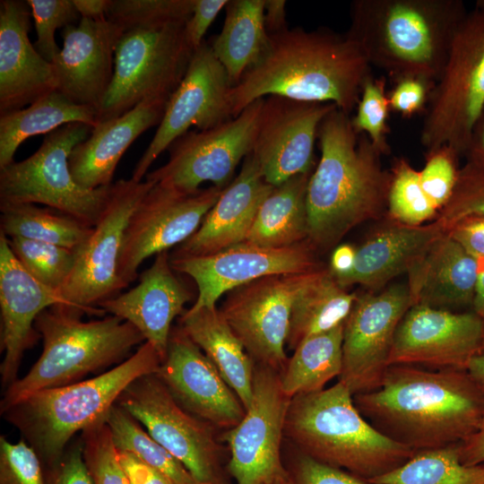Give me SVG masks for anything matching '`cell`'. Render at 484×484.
<instances>
[{
  "instance_id": "cell-36",
  "label": "cell",
  "mask_w": 484,
  "mask_h": 484,
  "mask_svg": "<svg viewBox=\"0 0 484 484\" xmlns=\"http://www.w3.org/2000/svg\"><path fill=\"white\" fill-rule=\"evenodd\" d=\"M343 326L344 324L309 336L293 350L280 373L281 389L289 398L320 391L333 377H339L342 367Z\"/></svg>"
},
{
  "instance_id": "cell-42",
  "label": "cell",
  "mask_w": 484,
  "mask_h": 484,
  "mask_svg": "<svg viewBox=\"0 0 484 484\" xmlns=\"http://www.w3.org/2000/svg\"><path fill=\"white\" fill-rule=\"evenodd\" d=\"M194 0H109L107 18L124 32L156 29L190 18Z\"/></svg>"
},
{
  "instance_id": "cell-58",
  "label": "cell",
  "mask_w": 484,
  "mask_h": 484,
  "mask_svg": "<svg viewBox=\"0 0 484 484\" xmlns=\"http://www.w3.org/2000/svg\"><path fill=\"white\" fill-rule=\"evenodd\" d=\"M464 156L466 160L484 167V108L474 125Z\"/></svg>"
},
{
  "instance_id": "cell-25",
  "label": "cell",
  "mask_w": 484,
  "mask_h": 484,
  "mask_svg": "<svg viewBox=\"0 0 484 484\" xmlns=\"http://www.w3.org/2000/svg\"><path fill=\"white\" fill-rule=\"evenodd\" d=\"M169 251L155 255L152 264L139 276V282L98 305L106 313L131 323L163 360L167 354L172 323L186 310L193 295L178 279Z\"/></svg>"
},
{
  "instance_id": "cell-30",
  "label": "cell",
  "mask_w": 484,
  "mask_h": 484,
  "mask_svg": "<svg viewBox=\"0 0 484 484\" xmlns=\"http://www.w3.org/2000/svg\"><path fill=\"white\" fill-rule=\"evenodd\" d=\"M444 233V228L436 220L419 226H409L389 219L356 247L352 270L334 278L345 289L354 284L371 290L380 289L396 276L407 273Z\"/></svg>"
},
{
  "instance_id": "cell-28",
  "label": "cell",
  "mask_w": 484,
  "mask_h": 484,
  "mask_svg": "<svg viewBox=\"0 0 484 484\" xmlns=\"http://www.w3.org/2000/svg\"><path fill=\"white\" fill-rule=\"evenodd\" d=\"M169 99L150 98L130 111L99 123L69 156V168L78 185L87 189L112 184L125 151L147 129L160 125Z\"/></svg>"
},
{
  "instance_id": "cell-64",
  "label": "cell",
  "mask_w": 484,
  "mask_h": 484,
  "mask_svg": "<svg viewBox=\"0 0 484 484\" xmlns=\"http://www.w3.org/2000/svg\"><path fill=\"white\" fill-rule=\"evenodd\" d=\"M200 484H213V483H200Z\"/></svg>"
},
{
  "instance_id": "cell-3",
  "label": "cell",
  "mask_w": 484,
  "mask_h": 484,
  "mask_svg": "<svg viewBox=\"0 0 484 484\" xmlns=\"http://www.w3.org/2000/svg\"><path fill=\"white\" fill-rule=\"evenodd\" d=\"M317 140L321 156L308 180L307 209V241L319 252L386 212L390 172L368 137L357 134L350 115L338 108L323 119Z\"/></svg>"
},
{
  "instance_id": "cell-12",
  "label": "cell",
  "mask_w": 484,
  "mask_h": 484,
  "mask_svg": "<svg viewBox=\"0 0 484 484\" xmlns=\"http://www.w3.org/2000/svg\"><path fill=\"white\" fill-rule=\"evenodd\" d=\"M264 103V98L258 99L214 127L186 132L169 147L167 162L148 172L145 180L186 193L197 191L203 182L225 189L253 151Z\"/></svg>"
},
{
  "instance_id": "cell-18",
  "label": "cell",
  "mask_w": 484,
  "mask_h": 484,
  "mask_svg": "<svg viewBox=\"0 0 484 484\" xmlns=\"http://www.w3.org/2000/svg\"><path fill=\"white\" fill-rule=\"evenodd\" d=\"M170 263L175 271L196 283L198 295L189 308L192 311L215 307L224 294L263 277L303 273L324 267L307 240L278 248L242 242L206 255H170Z\"/></svg>"
},
{
  "instance_id": "cell-53",
  "label": "cell",
  "mask_w": 484,
  "mask_h": 484,
  "mask_svg": "<svg viewBox=\"0 0 484 484\" xmlns=\"http://www.w3.org/2000/svg\"><path fill=\"white\" fill-rule=\"evenodd\" d=\"M478 259L484 258V217L471 216L453 224L446 232Z\"/></svg>"
},
{
  "instance_id": "cell-59",
  "label": "cell",
  "mask_w": 484,
  "mask_h": 484,
  "mask_svg": "<svg viewBox=\"0 0 484 484\" xmlns=\"http://www.w3.org/2000/svg\"><path fill=\"white\" fill-rule=\"evenodd\" d=\"M81 18L107 20L109 0H73Z\"/></svg>"
},
{
  "instance_id": "cell-33",
  "label": "cell",
  "mask_w": 484,
  "mask_h": 484,
  "mask_svg": "<svg viewBox=\"0 0 484 484\" xmlns=\"http://www.w3.org/2000/svg\"><path fill=\"white\" fill-rule=\"evenodd\" d=\"M311 173L273 186L261 203L245 242L278 248L307 240V190Z\"/></svg>"
},
{
  "instance_id": "cell-56",
  "label": "cell",
  "mask_w": 484,
  "mask_h": 484,
  "mask_svg": "<svg viewBox=\"0 0 484 484\" xmlns=\"http://www.w3.org/2000/svg\"><path fill=\"white\" fill-rule=\"evenodd\" d=\"M285 0H264V25L269 35L288 29Z\"/></svg>"
},
{
  "instance_id": "cell-54",
  "label": "cell",
  "mask_w": 484,
  "mask_h": 484,
  "mask_svg": "<svg viewBox=\"0 0 484 484\" xmlns=\"http://www.w3.org/2000/svg\"><path fill=\"white\" fill-rule=\"evenodd\" d=\"M117 454L128 484H174L164 473L133 454L120 450Z\"/></svg>"
},
{
  "instance_id": "cell-41",
  "label": "cell",
  "mask_w": 484,
  "mask_h": 484,
  "mask_svg": "<svg viewBox=\"0 0 484 484\" xmlns=\"http://www.w3.org/2000/svg\"><path fill=\"white\" fill-rule=\"evenodd\" d=\"M6 238L21 264L39 282L59 294L74 267L77 250L20 237Z\"/></svg>"
},
{
  "instance_id": "cell-9",
  "label": "cell",
  "mask_w": 484,
  "mask_h": 484,
  "mask_svg": "<svg viewBox=\"0 0 484 484\" xmlns=\"http://www.w3.org/2000/svg\"><path fill=\"white\" fill-rule=\"evenodd\" d=\"M92 127L71 123L45 135L30 157L0 169V203L44 204L93 227L108 199L111 186L87 189L69 168L73 148Z\"/></svg>"
},
{
  "instance_id": "cell-40",
  "label": "cell",
  "mask_w": 484,
  "mask_h": 484,
  "mask_svg": "<svg viewBox=\"0 0 484 484\" xmlns=\"http://www.w3.org/2000/svg\"><path fill=\"white\" fill-rule=\"evenodd\" d=\"M389 172L388 219L409 226H419L434 220L438 210L422 188L419 171L408 160L396 158Z\"/></svg>"
},
{
  "instance_id": "cell-39",
  "label": "cell",
  "mask_w": 484,
  "mask_h": 484,
  "mask_svg": "<svg viewBox=\"0 0 484 484\" xmlns=\"http://www.w3.org/2000/svg\"><path fill=\"white\" fill-rule=\"evenodd\" d=\"M104 419L117 450L133 454L164 473L174 484H200L178 460L117 402L108 411Z\"/></svg>"
},
{
  "instance_id": "cell-15",
  "label": "cell",
  "mask_w": 484,
  "mask_h": 484,
  "mask_svg": "<svg viewBox=\"0 0 484 484\" xmlns=\"http://www.w3.org/2000/svg\"><path fill=\"white\" fill-rule=\"evenodd\" d=\"M222 191L212 186L186 193L153 184L131 215L125 229L118 263L123 288L135 281L138 268L146 258L189 238Z\"/></svg>"
},
{
  "instance_id": "cell-34",
  "label": "cell",
  "mask_w": 484,
  "mask_h": 484,
  "mask_svg": "<svg viewBox=\"0 0 484 484\" xmlns=\"http://www.w3.org/2000/svg\"><path fill=\"white\" fill-rule=\"evenodd\" d=\"M97 115V108L78 105L58 91L24 108L0 115V169L14 161L15 151L28 138L46 135L71 123H82L93 128L99 123Z\"/></svg>"
},
{
  "instance_id": "cell-11",
  "label": "cell",
  "mask_w": 484,
  "mask_h": 484,
  "mask_svg": "<svg viewBox=\"0 0 484 484\" xmlns=\"http://www.w3.org/2000/svg\"><path fill=\"white\" fill-rule=\"evenodd\" d=\"M186 23L124 32L115 53L111 84L98 108L99 123L120 117L144 99H169L194 51L186 36Z\"/></svg>"
},
{
  "instance_id": "cell-26",
  "label": "cell",
  "mask_w": 484,
  "mask_h": 484,
  "mask_svg": "<svg viewBox=\"0 0 484 484\" xmlns=\"http://www.w3.org/2000/svg\"><path fill=\"white\" fill-rule=\"evenodd\" d=\"M30 16L26 1L0 2V115L56 91L52 64L30 41Z\"/></svg>"
},
{
  "instance_id": "cell-17",
  "label": "cell",
  "mask_w": 484,
  "mask_h": 484,
  "mask_svg": "<svg viewBox=\"0 0 484 484\" xmlns=\"http://www.w3.org/2000/svg\"><path fill=\"white\" fill-rule=\"evenodd\" d=\"M411 306L406 284L358 295L344 322L342 367L338 377L353 396L382 384L398 325Z\"/></svg>"
},
{
  "instance_id": "cell-43",
  "label": "cell",
  "mask_w": 484,
  "mask_h": 484,
  "mask_svg": "<svg viewBox=\"0 0 484 484\" xmlns=\"http://www.w3.org/2000/svg\"><path fill=\"white\" fill-rule=\"evenodd\" d=\"M387 93L385 78H376L370 73L363 83L356 114L351 117L356 134H366L382 155H388L391 151L388 143L391 109Z\"/></svg>"
},
{
  "instance_id": "cell-21",
  "label": "cell",
  "mask_w": 484,
  "mask_h": 484,
  "mask_svg": "<svg viewBox=\"0 0 484 484\" xmlns=\"http://www.w3.org/2000/svg\"><path fill=\"white\" fill-rule=\"evenodd\" d=\"M335 108L332 103L281 96L264 98L251 153L267 183L275 186L294 176L313 171L320 124Z\"/></svg>"
},
{
  "instance_id": "cell-29",
  "label": "cell",
  "mask_w": 484,
  "mask_h": 484,
  "mask_svg": "<svg viewBox=\"0 0 484 484\" xmlns=\"http://www.w3.org/2000/svg\"><path fill=\"white\" fill-rule=\"evenodd\" d=\"M478 272V258L444 233L407 272L412 306L451 311L471 307Z\"/></svg>"
},
{
  "instance_id": "cell-63",
  "label": "cell",
  "mask_w": 484,
  "mask_h": 484,
  "mask_svg": "<svg viewBox=\"0 0 484 484\" xmlns=\"http://www.w3.org/2000/svg\"><path fill=\"white\" fill-rule=\"evenodd\" d=\"M480 353H484V331H483V337H482V343H481Z\"/></svg>"
},
{
  "instance_id": "cell-13",
  "label": "cell",
  "mask_w": 484,
  "mask_h": 484,
  "mask_svg": "<svg viewBox=\"0 0 484 484\" xmlns=\"http://www.w3.org/2000/svg\"><path fill=\"white\" fill-rule=\"evenodd\" d=\"M153 183L120 179L111 186L108 199L87 241L77 248L74 267L59 295L87 315L103 316L98 305L124 290L118 263L125 229L137 205Z\"/></svg>"
},
{
  "instance_id": "cell-14",
  "label": "cell",
  "mask_w": 484,
  "mask_h": 484,
  "mask_svg": "<svg viewBox=\"0 0 484 484\" xmlns=\"http://www.w3.org/2000/svg\"><path fill=\"white\" fill-rule=\"evenodd\" d=\"M320 269L265 276L227 293L220 311L255 364L282 372L293 303Z\"/></svg>"
},
{
  "instance_id": "cell-23",
  "label": "cell",
  "mask_w": 484,
  "mask_h": 484,
  "mask_svg": "<svg viewBox=\"0 0 484 484\" xmlns=\"http://www.w3.org/2000/svg\"><path fill=\"white\" fill-rule=\"evenodd\" d=\"M124 30L109 21L81 18L62 30L63 47L51 63L56 91L73 102L99 108L111 84Z\"/></svg>"
},
{
  "instance_id": "cell-19",
  "label": "cell",
  "mask_w": 484,
  "mask_h": 484,
  "mask_svg": "<svg viewBox=\"0 0 484 484\" xmlns=\"http://www.w3.org/2000/svg\"><path fill=\"white\" fill-rule=\"evenodd\" d=\"M231 87L224 67L203 41L194 51L185 77L169 97L162 120L131 178L143 181L153 161L190 127L206 130L232 118Z\"/></svg>"
},
{
  "instance_id": "cell-38",
  "label": "cell",
  "mask_w": 484,
  "mask_h": 484,
  "mask_svg": "<svg viewBox=\"0 0 484 484\" xmlns=\"http://www.w3.org/2000/svg\"><path fill=\"white\" fill-rule=\"evenodd\" d=\"M368 484H484V465L460 461L458 444L417 451L398 468Z\"/></svg>"
},
{
  "instance_id": "cell-60",
  "label": "cell",
  "mask_w": 484,
  "mask_h": 484,
  "mask_svg": "<svg viewBox=\"0 0 484 484\" xmlns=\"http://www.w3.org/2000/svg\"><path fill=\"white\" fill-rule=\"evenodd\" d=\"M478 260L479 272L471 310L484 319V258Z\"/></svg>"
},
{
  "instance_id": "cell-22",
  "label": "cell",
  "mask_w": 484,
  "mask_h": 484,
  "mask_svg": "<svg viewBox=\"0 0 484 484\" xmlns=\"http://www.w3.org/2000/svg\"><path fill=\"white\" fill-rule=\"evenodd\" d=\"M156 374L185 410L219 429L234 428L246 414L238 396L179 325L171 329Z\"/></svg>"
},
{
  "instance_id": "cell-7",
  "label": "cell",
  "mask_w": 484,
  "mask_h": 484,
  "mask_svg": "<svg viewBox=\"0 0 484 484\" xmlns=\"http://www.w3.org/2000/svg\"><path fill=\"white\" fill-rule=\"evenodd\" d=\"M79 307L58 304L43 310L35 329L43 350L28 373L8 386L0 411L40 390L63 386L89 373L120 364L145 339L131 323L116 315L83 321Z\"/></svg>"
},
{
  "instance_id": "cell-16",
  "label": "cell",
  "mask_w": 484,
  "mask_h": 484,
  "mask_svg": "<svg viewBox=\"0 0 484 484\" xmlns=\"http://www.w3.org/2000/svg\"><path fill=\"white\" fill-rule=\"evenodd\" d=\"M290 400L280 372L255 364L251 404L241 421L220 436L228 445V471L236 484H261L286 472L282 444Z\"/></svg>"
},
{
  "instance_id": "cell-45",
  "label": "cell",
  "mask_w": 484,
  "mask_h": 484,
  "mask_svg": "<svg viewBox=\"0 0 484 484\" xmlns=\"http://www.w3.org/2000/svg\"><path fill=\"white\" fill-rule=\"evenodd\" d=\"M471 216L484 217V167L466 160L450 199L435 220L446 232L453 224Z\"/></svg>"
},
{
  "instance_id": "cell-55",
  "label": "cell",
  "mask_w": 484,
  "mask_h": 484,
  "mask_svg": "<svg viewBox=\"0 0 484 484\" xmlns=\"http://www.w3.org/2000/svg\"><path fill=\"white\" fill-rule=\"evenodd\" d=\"M458 454L466 465H484V419L471 436L458 444Z\"/></svg>"
},
{
  "instance_id": "cell-37",
  "label": "cell",
  "mask_w": 484,
  "mask_h": 484,
  "mask_svg": "<svg viewBox=\"0 0 484 484\" xmlns=\"http://www.w3.org/2000/svg\"><path fill=\"white\" fill-rule=\"evenodd\" d=\"M0 232L7 238L20 237L77 249L93 230V227L70 215L34 203H0Z\"/></svg>"
},
{
  "instance_id": "cell-31",
  "label": "cell",
  "mask_w": 484,
  "mask_h": 484,
  "mask_svg": "<svg viewBox=\"0 0 484 484\" xmlns=\"http://www.w3.org/2000/svg\"><path fill=\"white\" fill-rule=\"evenodd\" d=\"M178 325L203 350L246 411L253 396L255 363L217 307L186 309Z\"/></svg>"
},
{
  "instance_id": "cell-61",
  "label": "cell",
  "mask_w": 484,
  "mask_h": 484,
  "mask_svg": "<svg viewBox=\"0 0 484 484\" xmlns=\"http://www.w3.org/2000/svg\"><path fill=\"white\" fill-rule=\"evenodd\" d=\"M466 370L484 394V353L473 357Z\"/></svg>"
},
{
  "instance_id": "cell-5",
  "label": "cell",
  "mask_w": 484,
  "mask_h": 484,
  "mask_svg": "<svg viewBox=\"0 0 484 484\" xmlns=\"http://www.w3.org/2000/svg\"><path fill=\"white\" fill-rule=\"evenodd\" d=\"M284 439L310 458L367 482L398 468L416 453L375 428L339 381L290 400Z\"/></svg>"
},
{
  "instance_id": "cell-47",
  "label": "cell",
  "mask_w": 484,
  "mask_h": 484,
  "mask_svg": "<svg viewBox=\"0 0 484 484\" xmlns=\"http://www.w3.org/2000/svg\"><path fill=\"white\" fill-rule=\"evenodd\" d=\"M460 154L445 144L426 151L425 164L419 171L422 188L438 212L446 204L454 189L460 168Z\"/></svg>"
},
{
  "instance_id": "cell-50",
  "label": "cell",
  "mask_w": 484,
  "mask_h": 484,
  "mask_svg": "<svg viewBox=\"0 0 484 484\" xmlns=\"http://www.w3.org/2000/svg\"><path fill=\"white\" fill-rule=\"evenodd\" d=\"M436 82L419 77H403L393 81L387 93L391 111L405 118L426 112Z\"/></svg>"
},
{
  "instance_id": "cell-6",
  "label": "cell",
  "mask_w": 484,
  "mask_h": 484,
  "mask_svg": "<svg viewBox=\"0 0 484 484\" xmlns=\"http://www.w3.org/2000/svg\"><path fill=\"white\" fill-rule=\"evenodd\" d=\"M162 359L144 341L120 364L93 378L40 390L0 411L50 469L73 436L104 418L136 378L157 373Z\"/></svg>"
},
{
  "instance_id": "cell-27",
  "label": "cell",
  "mask_w": 484,
  "mask_h": 484,
  "mask_svg": "<svg viewBox=\"0 0 484 484\" xmlns=\"http://www.w3.org/2000/svg\"><path fill=\"white\" fill-rule=\"evenodd\" d=\"M273 186L265 181L253 154H248L197 230L171 256L206 255L245 242L261 203Z\"/></svg>"
},
{
  "instance_id": "cell-10",
  "label": "cell",
  "mask_w": 484,
  "mask_h": 484,
  "mask_svg": "<svg viewBox=\"0 0 484 484\" xmlns=\"http://www.w3.org/2000/svg\"><path fill=\"white\" fill-rule=\"evenodd\" d=\"M117 403L178 460L197 483L230 484L219 428L185 410L156 373L133 381Z\"/></svg>"
},
{
  "instance_id": "cell-44",
  "label": "cell",
  "mask_w": 484,
  "mask_h": 484,
  "mask_svg": "<svg viewBox=\"0 0 484 484\" xmlns=\"http://www.w3.org/2000/svg\"><path fill=\"white\" fill-rule=\"evenodd\" d=\"M79 439L84 462L95 484H128L104 418L82 431Z\"/></svg>"
},
{
  "instance_id": "cell-57",
  "label": "cell",
  "mask_w": 484,
  "mask_h": 484,
  "mask_svg": "<svg viewBox=\"0 0 484 484\" xmlns=\"http://www.w3.org/2000/svg\"><path fill=\"white\" fill-rule=\"evenodd\" d=\"M356 247L350 244H341L333 250L329 270L334 277L348 274L353 268Z\"/></svg>"
},
{
  "instance_id": "cell-46",
  "label": "cell",
  "mask_w": 484,
  "mask_h": 484,
  "mask_svg": "<svg viewBox=\"0 0 484 484\" xmlns=\"http://www.w3.org/2000/svg\"><path fill=\"white\" fill-rule=\"evenodd\" d=\"M37 33L33 44L48 62L52 63L61 48L56 42L57 29L74 24L81 19L73 0H27Z\"/></svg>"
},
{
  "instance_id": "cell-62",
  "label": "cell",
  "mask_w": 484,
  "mask_h": 484,
  "mask_svg": "<svg viewBox=\"0 0 484 484\" xmlns=\"http://www.w3.org/2000/svg\"><path fill=\"white\" fill-rule=\"evenodd\" d=\"M261 484H292V482L286 471V472L279 474L270 480H267Z\"/></svg>"
},
{
  "instance_id": "cell-35",
  "label": "cell",
  "mask_w": 484,
  "mask_h": 484,
  "mask_svg": "<svg viewBox=\"0 0 484 484\" xmlns=\"http://www.w3.org/2000/svg\"><path fill=\"white\" fill-rule=\"evenodd\" d=\"M357 298L338 283L329 268L320 269L293 303L288 348L294 350L306 338L344 324Z\"/></svg>"
},
{
  "instance_id": "cell-24",
  "label": "cell",
  "mask_w": 484,
  "mask_h": 484,
  "mask_svg": "<svg viewBox=\"0 0 484 484\" xmlns=\"http://www.w3.org/2000/svg\"><path fill=\"white\" fill-rule=\"evenodd\" d=\"M69 305L55 290L35 279L17 260L0 232L1 382L7 388L18 379L23 353L40 335L34 324L45 309Z\"/></svg>"
},
{
  "instance_id": "cell-52",
  "label": "cell",
  "mask_w": 484,
  "mask_h": 484,
  "mask_svg": "<svg viewBox=\"0 0 484 484\" xmlns=\"http://www.w3.org/2000/svg\"><path fill=\"white\" fill-rule=\"evenodd\" d=\"M229 0H194V6L187 20L185 31L188 42L195 50L219 13L227 6Z\"/></svg>"
},
{
  "instance_id": "cell-8",
  "label": "cell",
  "mask_w": 484,
  "mask_h": 484,
  "mask_svg": "<svg viewBox=\"0 0 484 484\" xmlns=\"http://www.w3.org/2000/svg\"><path fill=\"white\" fill-rule=\"evenodd\" d=\"M484 108V1L468 11L430 94L420 132L426 151L447 144L464 156Z\"/></svg>"
},
{
  "instance_id": "cell-2",
  "label": "cell",
  "mask_w": 484,
  "mask_h": 484,
  "mask_svg": "<svg viewBox=\"0 0 484 484\" xmlns=\"http://www.w3.org/2000/svg\"><path fill=\"white\" fill-rule=\"evenodd\" d=\"M261 59L229 91L232 117L268 96L334 104L350 114L371 73L364 53L347 34L296 27L269 35Z\"/></svg>"
},
{
  "instance_id": "cell-32",
  "label": "cell",
  "mask_w": 484,
  "mask_h": 484,
  "mask_svg": "<svg viewBox=\"0 0 484 484\" xmlns=\"http://www.w3.org/2000/svg\"><path fill=\"white\" fill-rule=\"evenodd\" d=\"M223 27L210 44L231 86L261 59L270 36L264 25V0H231Z\"/></svg>"
},
{
  "instance_id": "cell-20",
  "label": "cell",
  "mask_w": 484,
  "mask_h": 484,
  "mask_svg": "<svg viewBox=\"0 0 484 484\" xmlns=\"http://www.w3.org/2000/svg\"><path fill=\"white\" fill-rule=\"evenodd\" d=\"M484 319L471 311L413 305L400 322L389 365L466 370L480 353Z\"/></svg>"
},
{
  "instance_id": "cell-4",
  "label": "cell",
  "mask_w": 484,
  "mask_h": 484,
  "mask_svg": "<svg viewBox=\"0 0 484 484\" xmlns=\"http://www.w3.org/2000/svg\"><path fill=\"white\" fill-rule=\"evenodd\" d=\"M468 10L461 0H356L346 33L393 82H436Z\"/></svg>"
},
{
  "instance_id": "cell-49",
  "label": "cell",
  "mask_w": 484,
  "mask_h": 484,
  "mask_svg": "<svg viewBox=\"0 0 484 484\" xmlns=\"http://www.w3.org/2000/svg\"><path fill=\"white\" fill-rule=\"evenodd\" d=\"M291 447L283 463L292 484H368L349 471L319 462Z\"/></svg>"
},
{
  "instance_id": "cell-51",
  "label": "cell",
  "mask_w": 484,
  "mask_h": 484,
  "mask_svg": "<svg viewBox=\"0 0 484 484\" xmlns=\"http://www.w3.org/2000/svg\"><path fill=\"white\" fill-rule=\"evenodd\" d=\"M48 484H95L84 462L80 439L66 448L60 462L50 469Z\"/></svg>"
},
{
  "instance_id": "cell-1",
  "label": "cell",
  "mask_w": 484,
  "mask_h": 484,
  "mask_svg": "<svg viewBox=\"0 0 484 484\" xmlns=\"http://www.w3.org/2000/svg\"><path fill=\"white\" fill-rule=\"evenodd\" d=\"M353 400L375 428L416 452L460 444L484 419V394L467 370L391 365L378 388Z\"/></svg>"
},
{
  "instance_id": "cell-48",
  "label": "cell",
  "mask_w": 484,
  "mask_h": 484,
  "mask_svg": "<svg viewBox=\"0 0 484 484\" xmlns=\"http://www.w3.org/2000/svg\"><path fill=\"white\" fill-rule=\"evenodd\" d=\"M0 484H46L41 460L23 439L0 437Z\"/></svg>"
}]
</instances>
